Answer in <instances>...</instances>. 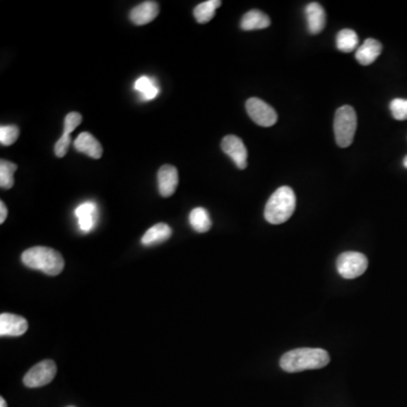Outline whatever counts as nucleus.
Listing matches in <instances>:
<instances>
[{"label": "nucleus", "instance_id": "25", "mask_svg": "<svg viewBox=\"0 0 407 407\" xmlns=\"http://www.w3.org/2000/svg\"><path fill=\"white\" fill-rule=\"evenodd\" d=\"M82 123V116L78 112L68 113L65 118V128L64 134L71 135Z\"/></svg>", "mask_w": 407, "mask_h": 407}, {"label": "nucleus", "instance_id": "9", "mask_svg": "<svg viewBox=\"0 0 407 407\" xmlns=\"http://www.w3.org/2000/svg\"><path fill=\"white\" fill-rule=\"evenodd\" d=\"M158 191L162 197H171L178 187V170L173 165H162L158 172Z\"/></svg>", "mask_w": 407, "mask_h": 407}, {"label": "nucleus", "instance_id": "22", "mask_svg": "<svg viewBox=\"0 0 407 407\" xmlns=\"http://www.w3.org/2000/svg\"><path fill=\"white\" fill-rule=\"evenodd\" d=\"M17 170V165L13 162L1 160L0 161V187L3 189H10L13 187L14 173Z\"/></svg>", "mask_w": 407, "mask_h": 407}, {"label": "nucleus", "instance_id": "17", "mask_svg": "<svg viewBox=\"0 0 407 407\" xmlns=\"http://www.w3.org/2000/svg\"><path fill=\"white\" fill-rule=\"evenodd\" d=\"M271 25V18L260 10H252L245 14L241 20V29L243 31L267 29Z\"/></svg>", "mask_w": 407, "mask_h": 407}, {"label": "nucleus", "instance_id": "27", "mask_svg": "<svg viewBox=\"0 0 407 407\" xmlns=\"http://www.w3.org/2000/svg\"><path fill=\"white\" fill-rule=\"evenodd\" d=\"M7 207L3 201H0V224H3L7 219Z\"/></svg>", "mask_w": 407, "mask_h": 407}, {"label": "nucleus", "instance_id": "29", "mask_svg": "<svg viewBox=\"0 0 407 407\" xmlns=\"http://www.w3.org/2000/svg\"><path fill=\"white\" fill-rule=\"evenodd\" d=\"M403 164H404L405 168L407 169V156H405L404 161H403Z\"/></svg>", "mask_w": 407, "mask_h": 407}, {"label": "nucleus", "instance_id": "1", "mask_svg": "<svg viewBox=\"0 0 407 407\" xmlns=\"http://www.w3.org/2000/svg\"><path fill=\"white\" fill-rule=\"evenodd\" d=\"M330 361V354L325 349L302 347L285 353L280 360V365L284 371L293 373L323 368Z\"/></svg>", "mask_w": 407, "mask_h": 407}, {"label": "nucleus", "instance_id": "16", "mask_svg": "<svg viewBox=\"0 0 407 407\" xmlns=\"http://www.w3.org/2000/svg\"><path fill=\"white\" fill-rule=\"evenodd\" d=\"M171 236L172 230L168 224L158 223L146 231L143 236L142 243L146 247L156 246L170 239Z\"/></svg>", "mask_w": 407, "mask_h": 407}, {"label": "nucleus", "instance_id": "26", "mask_svg": "<svg viewBox=\"0 0 407 407\" xmlns=\"http://www.w3.org/2000/svg\"><path fill=\"white\" fill-rule=\"evenodd\" d=\"M71 135H65L62 134V137L57 140L55 145V154L58 158H64L67 154L68 149L71 145Z\"/></svg>", "mask_w": 407, "mask_h": 407}, {"label": "nucleus", "instance_id": "19", "mask_svg": "<svg viewBox=\"0 0 407 407\" xmlns=\"http://www.w3.org/2000/svg\"><path fill=\"white\" fill-rule=\"evenodd\" d=\"M222 1L220 0H208L199 3L194 10V16L199 24H205L213 20L215 10L221 7Z\"/></svg>", "mask_w": 407, "mask_h": 407}, {"label": "nucleus", "instance_id": "11", "mask_svg": "<svg viewBox=\"0 0 407 407\" xmlns=\"http://www.w3.org/2000/svg\"><path fill=\"white\" fill-rule=\"evenodd\" d=\"M160 13V6L156 1H144L134 7L130 18L135 25H146L156 20Z\"/></svg>", "mask_w": 407, "mask_h": 407}, {"label": "nucleus", "instance_id": "30", "mask_svg": "<svg viewBox=\"0 0 407 407\" xmlns=\"http://www.w3.org/2000/svg\"><path fill=\"white\" fill-rule=\"evenodd\" d=\"M68 407H74V406H68Z\"/></svg>", "mask_w": 407, "mask_h": 407}, {"label": "nucleus", "instance_id": "3", "mask_svg": "<svg viewBox=\"0 0 407 407\" xmlns=\"http://www.w3.org/2000/svg\"><path fill=\"white\" fill-rule=\"evenodd\" d=\"M297 207L293 189L283 186L271 195L265 206V219L271 224H282L292 217Z\"/></svg>", "mask_w": 407, "mask_h": 407}, {"label": "nucleus", "instance_id": "23", "mask_svg": "<svg viewBox=\"0 0 407 407\" xmlns=\"http://www.w3.org/2000/svg\"><path fill=\"white\" fill-rule=\"evenodd\" d=\"M20 136V130L15 125L0 127V143L3 146L13 145Z\"/></svg>", "mask_w": 407, "mask_h": 407}, {"label": "nucleus", "instance_id": "18", "mask_svg": "<svg viewBox=\"0 0 407 407\" xmlns=\"http://www.w3.org/2000/svg\"><path fill=\"white\" fill-rule=\"evenodd\" d=\"M189 223L195 231L205 233L212 227V220L210 214L203 207H196L189 214Z\"/></svg>", "mask_w": 407, "mask_h": 407}, {"label": "nucleus", "instance_id": "28", "mask_svg": "<svg viewBox=\"0 0 407 407\" xmlns=\"http://www.w3.org/2000/svg\"><path fill=\"white\" fill-rule=\"evenodd\" d=\"M0 407H7L6 401L3 399V397L0 398Z\"/></svg>", "mask_w": 407, "mask_h": 407}, {"label": "nucleus", "instance_id": "12", "mask_svg": "<svg viewBox=\"0 0 407 407\" xmlns=\"http://www.w3.org/2000/svg\"><path fill=\"white\" fill-rule=\"evenodd\" d=\"M304 15L307 21L308 31L310 34H318L325 29L326 13L321 5L318 3H309L304 10Z\"/></svg>", "mask_w": 407, "mask_h": 407}, {"label": "nucleus", "instance_id": "21", "mask_svg": "<svg viewBox=\"0 0 407 407\" xmlns=\"http://www.w3.org/2000/svg\"><path fill=\"white\" fill-rule=\"evenodd\" d=\"M135 90L142 94L143 100L145 101L153 100L160 93L158 85L154 83L152 78L147 76H142L136 81Z\"/></svg>", "mask_w": 407, "mask_h": 407}, {"label": "nucleus", "instance_id": "20", "mask_svg": "<svg viewBox=\"0 0 407 407\" xmlns=\"http://www.w3.org/2000/svg\"><path fill=\"white\" fill-rule=\"evenodd\" d=\"M359 45V36L353 29H342L336 36V47L339 51L352 52Z\"/></svg>", "mask_w": 407, "mask_h": 407}, {"label": "nucleus", "instance_id": "15", "mask_svg": "<svg viewBox=\"0 0 407 407\" xmlns=\"http://www.w3.org/2000/svg\"><path fill=\"white\" fill-rule=\"evenodd\" d=\"M382 43L375 39H367L356 50V58L363 66L371 65L382 53Z\"/></svg>", "mask_w": 407, "mask_h": 407}, {"label": "nucleus", "instance_id": "14", "mask_svg": "<svg viewBox=\"0 0 407 407\" xmlns=\"http://www.w3.org/2000/svg\"><path fill=\"white\" fill-rule=\"evenodd\" d=\"M74 146L78 152L86 154V156L95 158V160L100 158L102 156V153H103V149H102V145L99 143V140L88 132H84V133H81L77 136V138L74 142Z\"/></svg>", "mask_w": 407, "mask_h": 407}, {"label": "nucleus", "instance_id": "10", "mask_svg": "<svg viewBox=\"0 0 407 407\" xmlns=\"http://www.w3.org/2000/svg\"><path fill=\"white\" fill-rule=\"evenodd\" d=\"M29 323L25 318L14 314H0V335L1 336H21L26 333Z\"/></svg>", "mask_w": 407, "mask_h": 407}, {"label": "nucleus", "instance_id": "24", "mask_svg": "<svg viewBox=\"0 0 407 407\" xmlns=\"http://www.w3.org/2000/svg\"><path fill=\"white\" fill-rule=\"evenodd\" d=\"M391 114L398 121L407 120V100L405 99H394L389 104Z\"/></svg>", "mask_w": 407, "mask_h": 407}, {"label": "nucleus", "instance_id": "4", "mask_svg": "<svg viewBox=\"0 0 407 407\" xmlns=\"http://www.w3.org/2000/svg\"><path fill=\"white\" fill-rule=\"evenodd\" d=\"M358 127L356 110L349 106H343L337 109L334 118V134L337 145L342 149L349 147L353 143Z\"/></svg>", "mask_w": 407, "mask_h": 407}, {"label": "nucleus", "instance_id": "13", "mask_svg": "<svg viewBox=\"0 0 407 407\" xmlns=\"http://www.w3.org/2000/svg\"><path fill=\"white\" fill-rule=\"evenodd\" d=\"M75 215L77 217L78 226L81 231L85 233L90 232L97 224V205L92 201L81 204L75 210Z\"/></svg>", "mask_w": 407, "mask_h": 407}, {"label": "nucleus", "instance_id": "5", "mask_svg": "<svg viewBox=\"0 0 407 407\" xmlns=\"http://www.w3.org/2000/svg\"><path fill=\"white\" fill-rule=\"evenodd\" d=\"M368 258L361 252L346 251L337 258L338 274L346 280L359 278L368 269Z\"/></svg>", "mask_w": 407, "mask_h": 407}, {"label": "nucleus", "instance_id": "7", "mask_svg": "<svg viewBox=\"0 0 407 407\" xmlns=\"http://www.w3.org/2000/svg\"><path fill=\"white\" fill-rule=\"evenodd\" d=\"M247 112L254 123L258 126H274L278 121V113L264 101L258 97H251L246 102Z\"/></svg>", "mask_w": 407, "mask_h": 407}, {"label": "nucleus", "instance_id": "8", "mask_svg": "<svg viewBox=\"0 0 407 407\" xmlns=\"http://www.w3.org/2000/svg\"><path fill=\"white\" fill-rule=\"evenodd\" d=\"M222 149L226 156H229L236 168L240 170H245L248 164V151L243 144V139L234 135H229L224 137L222 140Z\"/></svg>", "mask_w": 407, "mask_h": 407}, {"label": "nucleus", "instance_id": "6", "mask_svg": "<svg viewBox=\"0 0 407 407\" xmlns=\"http://www.w3.org/2000/svg\"><path fill=\"white\" fill-rule=\"evenodd\" d=\"M56 373H57V365L55 362L52 360H45L29 369L23 382L26 387H43L53 380Z\"/></svg>", "mask_w": 407, "mask_h": 407}, {"label": "nucleus", "instance_id": "2", "mask_svg": "<svg viewBox=\"0 0 407 407\" xmlns=\"http://www.w3.org/2000/svg\"><path fill=\"white\" fill-rule=\"evenodd\" d=\"M22 262L29 269L41 271L49 276H57L64 271L65 260L62 254L47 247H33L23 252Z\"/></svg>", "mask_w": 407, "mask_h": 407}]
</instances>
